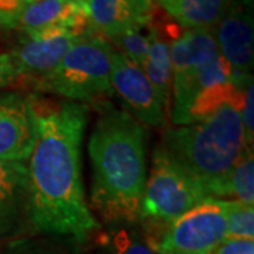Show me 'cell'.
<instances>
[{
    "mask_svg": "<svg viewBox=\"0 0 254 254\" xmlns=\"http://www.w3.org/2000/svg\"><path fill=\"white\" fill-rule=\"evenodd\" d=\"M30 98L38 134L27 161L28 222L37 233L83 243L99 229L82 181L81 145L89 108L72 100Z\"/></svg>",
    "mask_w": 254,
    "mask_h": 254,
    "instance_id": "6da1fadb",
    "label": "cell"
},
{
    "mask_svg": "<svg viewBox=\"0 0 254 254\" xmlns=\"http://www.w3.org/2000/svg\"><path fill=\"white\" fill-rule=\"evenodd\" d=\"M96 110L88 145L92 206L108 222L133 223L140 219L147 182V131L130 113L108 102H98Z\"/></svg>",
    "mask_w": 254,
    "mask_h": 254,
    "instance_id": "7a4b0ae2",
    "label": "cell"
},
{
    "mask_svg": "<svg viewBox=\"0 0 254 254\" xmlns=\"http://www.w3.org/2000/svg\"><path fill=\"white\" fill-rule=\"evenodd\" d=\"M243 96L245 91L200 122L167 127L158 145L199 182L209 198L210 188L226 177L247 148L240 119Z\"/></svg>",
    "mask_w": 254,
    "mask_h": 254,
    "instance_id": "3957f363",
    "label": "cell"
},
{
    "mask_svg": "<svg viewBox=\"0 0 254 254\" xmlns=\"http://www.w3.org/2000/svg\"><path fill=\"white\" fill-rule=\"evenodd\" d=\"M112 54L109 40L86 33L51 72L31 82V86L36 92L53 93L65 100L98 103L102 98L113 95Z\"/></svg>",
    "mask_w": 254,
    "mask_h": 254,
    "instance_id": "277c9868",
    "label": "cell"
},
{
    "mask_svg": "<svg viewBox=\"0 0 254 254\" xmlns=\"http://www.w3.org/2000/svg\"><path fill=\"white\" fill-rule=\"evenodd\" d=\"M209 198L199 182L181 170L160 147L145 182L140 219L155 225H170L193 206Z\"/></svg>",
    "mask_w": 254,
    "mask_h": 254,
    "instance_id": "5b68a950",
    "label": "cell"
},
{
    "mask_svg": "<svg viewBox=\"0 0 254 254\" xmlns=\"http://www.w3.org/2000/svg\"><path fill=\"white\" fill-rule=\"evenodd\" d=\"M225 200L206 199L170 223L158 254H213L225 240Z\"/></svg>",
    "mask_w": 254,
    "mask_h": 254,
    "instance_id": "8992f818",
    "label": "cell"
},
{
    "mask_svg": "<svg viewBox=\"0 0 254 254\" xmlns=\"http://www.w3.org/2000/svg\"><path fill=\"white\" fill-rule=\"evenodd\" d=\"M253 0H233L212 28L219 54L229 65L232 82L239 91L253 82Z\"/></svg>",
    "mask_w": 254,
    "mask_h": 254,
    "instance_id": "52a82bcc",
    "label": "cell"
},
{
    "mask_svg": "<svg viewBox=\"0 0 254 254\" xmlns=\"http://www.w3.org/2000/svg\"><path fill=\"white\" fill-rule=\"evenodd\" d=\"M110 83L130 113L143 126L163 127L165 125V106L147 78L144 71L131 63L118 50L112 54Z\"/></svg>",
    "mask_w": 254,
    "mask_h": 254,
    "instance_id": "ba28073f",
    "label": "cell"
},
{
    "mask_svg": "<svg viewBox=\"0 0 254 254\" xmlns=\"http://www.w3.org/2000/svg\"><path fill=\"white\" fill-rule=\"evenodd\" d=\"M83 34L61 27L24 34L20 46L10 53L20 79L33 82L51 72Z\"/></svg>",
    "mask_w": 254,
    "mask_h": 254,
    "instance_id": "9c48e42d",
    "label": "cell"
},
{
    "mask_svg": "<svg viewBox=\"0 0 254 254\" xmlns=\"http://www.w3.org/2000/svg\"><path fill=\"white\" fill-rule=\"evenodd\" d=\"M37 116L30 96L0 95V160L27 163L36 144Z\"/></svg>",
    "mask_w": 254,
    "mask_h": 254,
    "instance_id": "30bf717a",
    "label": "cell"
},
{
    "mask_svg": "<svg viewBox=\"0 0 254 254\" xmlns=\"http://www.w3.org/2000/svg\"><path fill=\"white\" fill-rule=\"evenodd\" d=\"M18 27L24 34L46 28H68L75 33H89V17L81 0H34L23 10Z\"/></svg>",
    "mask_w": 254,
    "mask_h": 254,
    "instance_id": "8fae6325",
    "label": "cell"
},
{
    "mask_svg": "<svg viewBox=\"0 0 254 254\" xmlns=\"http://www.w3.org/2000/svg\"><path fill=\"white\" fill-rule=\"evenodd\" d=\"M232 81L226 61L218 57L190 72L173 78V106L170 109L174 126H185L190 105L200 92L220 82Z\"/></svg>",
    "mask_w": 254,
    "mask_h": 254,
    "instance_id": "7c38bea8",
    "label": "cell"
},
{
    "mask_svg": "<svg viewBox=\"0 0 254 254\" xmlns=\"http://www.w3.org/2000/svg\"><path fill=\"white\" fill-rule=\"evenodd\" d=\"M28 220L27 163L0 160V236Z\"/></svg>",
    "mask_w": 254,
    "mask_h": 254,
    "instance_id": "4fadbf2b",
    "label": "cell"
},
{
    "mask_svg": "<svg viewBox=\"0 0 254 254\" xmlns=\"http://www.w3.org/2000/svg\"><path fill=\"white\" fill-rule=\"evenodd\" d=\"M173 78L220 57L212 28H188L170 43Z\"/></svg>",
    "mask_w": 254,
    "mask_h": 254,
    "instance_id": "5bb4252c",
    "label": "cell"
},
{
    "mask_svg": "<svg viewBox=\"0 0 254 254\" xmlns=\"http://www.w3.org/2000/svg\"><path fill=\"white\" fill-rule=\"evenodd\" d=\"M85 4L92 33H98L106 40L128 28L145 26L151 20L141 17L128 0H85Z\"/></svg>",
    "mask_w": 254,
    "mask_h": 254,
    "instance_id": "9a60e30c",
    "label": "cell"
},
{
    "mask_svg": "<svg viewBox=\"0 0 254 254\" xmlns=\"http://www.w3.org/2000/svg\"><path fill=\"white\" fill-rule=\"evenodd\" d=\"M233 0H158L164 11L180 26L213 28Z\"/></svg>",
    "mask_w": 254,
    "mask_h": 254,
    "instance_id": "2e32d148",
    "label": "cell"
},
{
    "mask_svg": "<svg viewBox=\"0 0 254 254\" xmlns=\"http://www.w3.org/2000/svg\"><path fill=\"white\" fill-rule=\"evenodd\" d=\"M151 85L158 93L160 99L168 110L170 89L173 85V63L170 43L164 38L160 28L154 26L150 20V46L145 58L144 65L141 68Z\"/></svg>",
    "mask_w": 254,
    "mask_h": 254,
    "instance_id": "e0dca14e",
    "label": "cell"
},
{
    "mask_svg": "<svg viewBox=\"0 0 254 254\" xmlns=\"http://www.w3.org/2000/svg\"><path fill=\"white\" fill-rule=\"evenodd\" d=\"M209 195L212 199H219L220 196L254 203V157L253 148H245L242 157L239 158L233 168L225 178L215 184Z\"/></svg>",
    "mask_w": 254,
    "mask_h": 254,
    "instance_id": "ac0fdd59",
    "label": "cell"
},
{
    "mask_svg": "<svg viewBox=\"0 0 254 254\" xmlns=\"http://www.w3.org/2000/svg\"><path fill=\"white\" fill-rule=\"evenodd\" d=\"M225 239L254 240V205L236 199L225 200Z\"/></svg>",
    "mask_w": 254,
    "mask_h": 254,
    "instance_id": "d6986e66",
    "label": "cell"
},
{
    "mask_svg": "<svg viewBox=\"0 0 254 254\" xmlns=\"http://www.w3.org/2000/svg\"><path fill=\"white\" fill-rule=\"evenodd\" d=\"M112 41L119 47L118 51L126 55L131 63L143 68L150 46V23L145 26L128 28L112 38Z\"/></svg>",
    "mask_w": 254,
    "mask_h": 254,
    "instance_id": "ffe728a7",
    "label": "cell"
},
{
    "mask_svg": "<svg viewBox=\"0 0 254 254\" xmlns=\"http://www.w3.org/2000/svg\"><path fill=\"white\" fill-rule=\"evenodd\" d=\"M112 254H158L155 245L136 230L119 229L109 235Z\"/></svg>",
    "mask_w": 254,
    "mask_h": 254,
    "instance_id": "44dd1931",
    "label": "cell"
},
{
    "mask_svg": "<svg viewBox=\"0 0 254 254\" xmlns=\"http://www.w3.org/2000/svg\"><path fill=\"white\" fill-rule=\"evenodd\" d=\"M254 89L253 82L249 83V86L245 89L243 96V105L240 109V119H242V126H243V136H245V145L247 148H253L254 141Z\"/></svg>",
    "mask_w": 254,
    "mask_h": 254,
    "instance_id": "7402d4cb",
    "label": "cell"
},
{
    "mask_svg": "<svg viewBox=\"0 0 254 254\" xmlns=\"http://www.w3.org/2000/svg\"><path fill=\"white\" fill-rule=\"evenodd\" d=\"M34 0H0V27H17L23 10Z\"/></svg>",
    "mask_w": 254,
    "mask_h": 254,
    "instance_id": "603a6c76",
    "label": "cell"
},
{
    "mask_svg": "<svg viewBox=\"0 0 254 254\" xmlns=\"http://www.w3.org/2000/svg\"><path fill=\"white\" fill-rule=\"evenodd\" d=\"M0 254H61L50 246L37 243V242H17L7 247Z\"/></svg>",
    "mask_w": 254,
    "mask_h": 254,
    "instance_id": "cb8c5ba5",
    "label": "cell"
},
{
    "mask_svg": "<svg viewBox=\"0 0 254 254\" xmlns=\"http://www.w3.org/2000/svg\"><path fill=\"white\" fill-rule=\"evenodd\" d=\"M18 81H20V75L13 63L11 54L10 53L0 54V89L9 88Z\"/></svg>",
    "mask_w": 254,
    "mask_h": 254,
    "instance_id": "d4e9b609",
    "label": "cell"
},
{
    "mask_svg": "<svg viewBox=\"0 0 254 254\" xmlns=\"http://www.w3.org/2000/svg\"><path fill=\"white\" fill-rule=\"evenodd\" d=\"M213 254H254V240L225 239Z\"/></svg>",
    "mask_w": 254,
    "mask_h": 254,
    "instance_id": "484cf974",
    "label": "cell"
},
{
    "mask_svg": "<svg viewBox=\"0 0 254 254\" xmlns=\"http://www.w3.org/2000/svg\"><path fill=\"white\" fill-rule=\"evenodd\" d=\"M128 1L131 3V6L141 17L150 20L153 16V11H154L155 3L158 0H128Z\"/></svg>",
    "mask_w": 254,
    "mask_h": 254,
    "instance_id": "4316f807",
    "label": "cell"
},
{
    "mask_svg": "<svg viewBox=\"0 0 254 254\" xmlns=\"http://www.w3.org/2000/svg\"><path fill=\"white\" fill-rule=\"evenodd\" d=\"M81 1H85V0H81Z\"/></svg>",
    "mask_w": 254,
    "mask_h": 254,
    "instance_id": "83f0119b",
    "label": "cell"
}]
</instances>
